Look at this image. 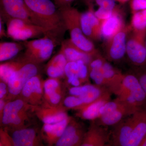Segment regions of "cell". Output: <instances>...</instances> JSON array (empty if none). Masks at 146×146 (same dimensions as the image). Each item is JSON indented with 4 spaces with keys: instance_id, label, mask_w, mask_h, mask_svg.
I'll list each match as a JSON object with an SVG mask.
<instances>
[{
    "instance_id": "obj_1",
    "label": "cell",
    "mask_w": 146,
    "mask_h": 146,
    "mask_svg": "<svg viewBox=\"0 0 146 146\" xmlns=\"http://www.w3.org/2000/svg\"><path fill=\"white\" fill-rule=\"evenodd\" d=\"M36 17L40 26L47 29L57 42L66 27L60 11L50 0H24Z\"/></svg>"
},
{
    "instance_id": "obj_2",
    "label": "cell",
    "mask_w": 146,
    "mask_h": 146,
    "mask_svg": "<svg viewBox=\"0 0 146 146\" xmlns=\"http://www.w3.org/2000/svg\"><path fill=\"white\" fill-rule=\"evenodd\" d=\"M66 30L68 31L71 40L84 52L94 56L98 54L92 41L87 38L82 28L81 13L72 6L60 9Z\"/></svg>"
},
{
    "instance_id": "obj_3",
    "label": "cell",
    "mask_w": 146,
    "mask_h": 146,
    "mask_svg": "<svg viewBox=\"0 0 146 146\" xmlns=\"http://www.w3.org/2000/svg\"><path fill=\"white\" fill-rule=\"evenodd\" d=\"M30 112H33L32 106L21 98L9 101L4 109L1 123L4 128L11 131L28 126Z\"/></svg>"
},
{
    "instance_id": "obj_4",
    "label": "cell",
    "mask_w": 146,
    "mask_h": 146,
    "mask_svg": "<svg viewBox=\"0 0 146 146\" xmlns=\"http://www.w3.org/2000/svg\"><path fill=\"white\" fill-rule=\"evenodd\" d=\"M113 94L138 108L146 106V94L133 72L124 74L121 83Z\"/></svg>"
},
{
    "instance_id": "obj_5",
    "label": "cell",
    "mask_w": 146,
    "mask_h": 146,
    "mask_svg": "<svg viewBox=\"0 0 146 146\" xmlns=\"http://www.w3.org/2000/svg\"><path fill=\"white\" fill-rule=\"evenodd\" d=\"M5 22L8 37L14 40L27 41L42 35H48L53 39L50 31L43 27L29 23L17 18H10Z\"/></svg>"
},
{
    "instance_id": "obj_6",
    "label": "cell",
    "mask_w": 146,
    "mask_h": 146,
    "mask_svg": "<svg viewBox=\"0 0 146 146\" xmlns=\"http://www.w3.org/2000/svg\"><path fill=\"white\" fill-rule=\"evenodd\" d=\"M0 6L1 18L3 21L17 18L40 26L36 17L24 0H0Z\"/></svg>"
},
{
    "instance_id": "obj_7",
    "label": "cell",
    "mask_w": 146,
    "mask_h": 146,
    "mask_svg": "<svg viewBox=\"0 0 146 146\" xmlns=\"http://www.w3.org/2000/svg\"><path fill=\"white\" fill-rule=\"evenodd\" d=\"M38 71L37 64L28 61L15 71L11 76L7 83L8 99L10 101L15 99L19 96L27 82L32 77L38 74Z\"/></svg>"
},
{
    "instance_id": "obj_8",
    "label": "cell",
    "mask_w": 146,
    "mask_h": 146,
    "mask_svg": "<svg viewBox=\"0 0 146 146\" xmlns=\"http://www.w3.org/2000/svg\"><path fill=\"white\" fill-rule=\"evenodd\" d=\"M146 33L132 31L128 35L126 54L131 63L135 67L146 65V50L145 39Z\"/></svg>"
},
{
    "instance_id": "obj_9",
    "label": "cell",
    "mask_w": 146,
    "mask_h": 146,
    "mask_svg": "<svg viewBox=\"0 0 146 146\" xmlns=\"http://www.w3.org/2000/svg\"><path fill=\"white\" fill-rule=\"evenodd\" d=\"M131 30L130 26H126L106 41V57L111 61L121 60L126 54L128 34Z\"/></svg>"
},
{
    "instance_id": "obj_10",
    "label": "cell",
    "mask_w": 146,
    "mask_h": 146,
    "mask_svg": "<svg viewBox=\"0 0 146 146\" xmlns=\"http://www.w3.org/2000/svg\"><path fill=\"white\" fill-rule=\"evenodd\" d=\"M44 82L37 74L27 82L21 93L19 98L32 106H37L44 102Z\"/></svg>"
},
{
    "instance_id": "obj_11",
    "label": "cell",
    "mask_w": 146,
    "mask_h": 146,
    "mask_svg": "<svg viewBox=\"0 0 146 146\" xmlns=\"http://www.w3.org/2000/svg\"><path fill=\"white\" fill-rule=\"evenodd\" d=\"M136 119L135 112L113 125L111 131L110 145L127 146Z\"/></svg>"
},
{
    "instance_id": "obj_12",
    "label": "cell",
    "mask_w": 146,
    "mask_h": 146,
    "mask_svg": "<svg viewBox=\"0 0 146 146\" xmlns=\"http://www.w3.org/2000/svg\"><path fill=\"white\" fill-rule=\"evenodd\" d=\"M86 131L82 123L71 117L62 136L55 146H81Z\"/></svg>"
},
{
    "instance_id": "obj_13",
    "label": "cell",
    "mask_w": 146,
    "mask_h": 146,
    "mask_svg": "<svg viewBox=\"0 0 146 146\" xmlns=\"http://www.w3.org/2000/svg\"><path fill=\"white\" fill-rule=\"evenodd\" d=\"M66 108L61 105H51L46 102L37 106H33V111L44 123H54L69 117Z\"/></svg>"
},
{
    "instance_id": "obj_14",
    "label": "cell",
    "mask_w": 146,
    "mask_h": 146,
    "mask_svg": "<svg viewBox=\"0 0 146 146\" xmlns=\"http://www.w3.org/2000/svg\"><path fill=\"white\" fill-rule=\"evenodd\" d=\"M110 139L111 132L106 126L94 121L86 131L81 146L110 145Z\"/></svg>"
},
{
    "instance_id": "obj_15",
    "label": "cell",
    "mask_w": 146,
    "mask_h": 146,
    "mask_svg": "<svg viewBox=\"0 0 146 146\" xmlns=\"http://www.w3.org/2000/svg\"><path fill=\"white\" fill-rule=\"evenodd\" d=\"M11 139L14 146L43 145L41 131L28 126L12 130Z\"/></svg>"
},
{
    "instance_id": "obj_16",
    "label": "cell",
    "mask_w": 146,
    "mask_h": 146,
    "mask_svg": "<svg viewBox=\"0 0 146 146\" xmlns=\"http://www.w3.org/2000/svg\"><path fill=\"white\" fill-rule=\"evenodd\" d=\"M80 20L82 31L87 38L95 41L101 39V21L96 17L92 9L81 13Z\"/></svg>"
},
{
    "instance_id": "obj_17",
    "label": "cell",
    "mask_w": 146,
    "mask_h": 146,
    "mask_svg": "<svg viewBox=\"0 0 146 146\" xmlns=\"http://www.w3.org/2000/svg\"><path fill=\"white\" fill-rule=\"evenodd\" d=\"M71 117L54 123H44L41 130L42 139L48 145H55L63 134Z\"/></svg>"
},
{
    "instance_id": "obj_18",
    "label": "cell",
    "mask_w": 146,
    "mask_h": 146,
    "mask_svg": "<svg viewBox=\"0 0 146 146\" xmlns=\"http://www.w3.org/2000/svg\"><path fill=\"white\" fill-rule=\"evenodd\" d=\"M52 38L48 35L39 39L24 41V46L26 50L23 57L31 63L37 64L39 58L42 57L45 46Z\"/></svg>"
},
{
    "instance_id": "obj_19",
    "label": "cell",
    "mask_w": 146,
    "mask_h": 146,
    "mask_svg": "<svg viewBox=\"0 0 146 146\" xmlns=\"http://www.w3.org/2000/svg\"><path fill=\"white\" fill-rule=\"evenodd\" d=\"M112 93L108 92L94 102L86 105L76 110V115L82 119L95 121L99 117L102 108L110 100Z\"/></svg>"
},
{
    "instance_id": "obj_20",
    "label": "cell",
    "mask_w": 146,
    "mask_h": 146,
    "mask_svg": "<svg viewBox=\"0 0 146 146\" xmlns=\"http://www.w3.org/2000/svg\"><path fill=\"white\" fill-rule=\"evenodd\" d=\"M125 26L121 14L115 8L111 16L101 21L102 37L106 41L112 38Z\"/></svg>"
},
{
    "instance_id": "obj_21",
    "label": "cell",
    "mask_w": 146,
    "mask_h": 146,
    "mask_svg": "<svg viewBox=\"0 0 146 146\" xmlns=\"http://www.w3.org/2000/svg\"><path fill=\"white\" fill-rule=\"evenodd\" d=\"M136 119L127 146H139L146 135V106L135 112Z\"/></svg>"
},
{
    "instance_id": "obj_22",
    "label": "cell",
    "mask_w": 146,
    "mask_h": 146,
    "mask_svg": "<svg viewBox=\"0 0 146 146\" xmlns=\"http://www.w3.org/2000/svg\"><path fill=\"white\" fill-rule=\"evenodd\" d=\"M44 102L51 105H60L63 92L58 78H50L43 82Z\"/></svg>"
},
{
    "instance_id": "obj_23",
    "label": "cell",
    "mask_w": 146,
    "mask_h": 146,
    "mask_svg": "<svg viewBox=\"0 0 146 146\" xmlns=\"http://www.w3.org/2000/svg\"><path fill=\"white\" fill-rule=\"evenodd\" d=\"M140 108L131 105H127L113 112L102 115L96 120H97L96 122L100 125L106 127L113 126L124 118L132 115Z\"/></svg>"
},
{
    "instance_id": "obj_24",
    "label": "cell",
    "mask_w": 146,
    "mask_h": 146,
    "mask_svg": "<svg viewBox=\"0 0 146 146\" xmlns=\"http://www.w3.org/2000/svg\"><path fill=\"white\" fill-rule=\"evenodd\" d=\"M60 45V50L65 56L68 62L82 60L88 65L93 57L76 46L70 39L61 41Z\"/></svg>"
},
{
    "instance_id": "obj_25",
    "label": "cell",
    "mask_w": 146,
    "mask_h": 146,
    "mask_svg": "<svg viewBox=\"0 0 146 146\" xmlns=\"http://www.w3.org/2000/svg\"><path fill=\"white\" fill-rule=\"evenodd\" d=\"M101 70L107 82L108 89L112 94H114L121 83L124 74L107 61L105 62Z\"/></svg>"
},
{
    "instance_id": "obj_26",
    "label": "cell",
    "mask_w": 146,
    "mask_h": 146,
    "mask_svg": "<svg viewBox=\"0 0 146 146\" xmlns=\"http://www.w3.org/2000/svg\"><path fill=\"white\" fill-rule=\"evenodd\" d=\"M68 61L59 50L49 61L46 67L47 74L50 78H58L65 75V69Z\"/></svg>"
},
{
    "instance_id": "obj_27",
    "label": "cell",
    "mask_w": 146,
    "mask_h": 146,
    "mask_svg": "<svg viewBox=\"0 0 146 146\" xmlns=\"http://www.w3.org/2000/svg\"><path fill=\"white\" fill-rule=\"evenodd\" d=\"M27 61L24 58L11 60L1 63L0 65V78L1 81L7 84L11 76L15 71L21 68Z\"/></svg>"
},
{
    "instance_id": "obj_28",
    "label": "cell",
    "mask_w": 146,
    "mask_h": 146,
    "mask_svg": "<svg viewBox=\"0 0 146 146\" xmlns=\"http://www.w3.org/2000/svg\"><path fill=\"white\" fill-rule=\"evenodd\" d=\"M24 45L12 42L0 43V61L10 60L15 57L23 49Z\"/></svg>"
},
{
    "instance_id": "obj_29",
    "label": "cell",
    "mask_w": 146,
    "mask_h": 146,
    "mask_svg": "<svg viewBox=\"0 0 146 146\" xmlns=\"http://www.w3.org/2000/svg\"><path fill=\"white\" fill-rule=\"evenodd\" d=\"M130 25L131 30L146 33V9L133 12Z\"/></svg>"
},
{
    "instance_id": "obj_30",
    "label": "cell",
    "mask_w": 146,
    "mask_h": 146,
    "mask_svg": "<svg viewBox=\"0 0 146 146\" xmlns=\"http://www.w3.org/2000/svg\"><path fill=\"white\" fill-rule=\"evenodd\" d=\"M65 76L67 77L69 84H70L74 78L78 77V65L76 62L68 61L65 67Z\"/></svg>"
},
{
    "instance_id": "obj_31",
    "label": "cell",
    "mask_w": 146,
    "mask_h": 146,
    "mask_svg": "<svg viewBox=\"0 0 146 146\" xmlns=\"http://www.w3.org/2000/svg\"><path fill=\"white\" fill-rule=\"evenodd\" d=\"M64 107L66 109L77 110L83 106V103L78 97L71 96L66 97L63 101Z\"/></svg>"
},
{
    "instance_id": "obj_32",
    "label": "cell",
    "mask_w": 146,
    "mask_h": 146,
    "mask_svg": "<svg viewBox=\"0 0 146 146\" xmlns=\"http://www.w3.org/2000/svg\"><path fill=\"white\" fill-rule=\"evenodd\" d=\"M78 65V76L81 83L88 80L89 76L88 65L83 60L76 61Z\"/></svg>"
},
{
    "instance_id": "obj_33",
    "label": "cell",
    "mask_w": 146,
    "mask_h": 146,
    "mask_svg": "<svg viewBox=\"0 0 146 146\" xmlns=\"http://www.w3.org/2000/svg\"><path fill=\"white\" fill-rule=\"evenodd\" d=\"M133 73L138 78L146 94V65L135 67Z\"/></svg>"
},
{
    "instance_id": "obj_34",
    "label": "cell",
    "mask_w": 146,
    "mask_h": 146,
    "mask_svg": "<svg viewBox=\"0 0 146 146\" xmlns=\"http://www.w3.org/2000/svg\"><path fill=\"white\" fill-rule=\"evenodd\" d=\"M92 86V84H87L83 86H73L69 89V94L71 96H79L88 91Z\"/></svg>"
},
{
    "instance_id": "obj_35",
    "label": "cell",
    "mask_w": 146,
    "mask_h": 146,
    "mask_svg": "<svg viewBox=\"0 0 146 146\" xmlns=\"http://www.w3.org/2000/svg\"><path fill=\"white\" fill-rule=\"evenodd\" d=\"M115 9L114 10H110L101 8V7H99L98 10L94 11V13L96 17L100 21H102L109 18L110 16H111Z\"/></svg>"
},
{
    "instance_id": "obj_36",
    "label": "cell",
    "mask_w": 146,
    "mask_h": 146,
    "mask_svg": "<svg viewBox=\"0 0 146 146\" xmlns=\"http://www.w3.org/2000/svg\"><path fill=\"white\" fill-rule=\"evenodd\" d=\"M1 129L0 146H13L11 136L8 134V130L4 128Z\"/></svg>"
},
{
    "instance_id": "obj_37",
    "label": "cell",
    "mask_w": 146,
    "mask_h": 146,
    "mask_svg": "<svg viewBox=\"0 0 146 146\" xmlns=\"http://www.w3.org/2000/svg\"><path fill=\"white\" fill-rule=\"evenodd\" d=\"M131 9L132 13L146 9V0H131Z\"/></svg>"
},
{
    "instance_id": "obj_38",
    "label": "cell",
    "mask_w": 146,
    "mask_h": 146,
    "mask_svg": "<svg viewBox=\"0 0 146 146\" xmlns=\"http://www.w3.org/2000/svg\"><path fill=\"white\" fill-rule=\"evenodd\" d=\"M116 0H96L99 7L114 10L116 8Z\"/></svg>"
},
{
    "instance_id": "obj_39",
    "label": "cell",
    "mask_w": 146,
    "mask_h": 146,
    "mask_svg": "<svg viewBox=\"0 0 146 146\" xmlns=\"http://www.w3.org/2000/svg\"><path fill=\"white\" fill-rule=\"evenodd\" d=\"M76 0H53L54 3L58 9L71 6Z\"/></svg>"
},
{
    "instance_id": "obj_40",
    "label": "cell",
    "mask_w": 146,
    "mask_h": 146,
    "mask_svg": "<svg viewBox=\"0 0 146 146\" xmlns=\"http://www.w3.org/2000/svg\"><path fill=\"white\" fill-rule=\"evenodd\" d=\"M8 94L7 84L1 81L0 83V99L6 100Z\"/></svg>"
},
{
    "instance_id": "obj_41",
    "label": "cell",
    "mask_w": 146,
    "mask_h": 146,
    "mask_svg": "<svg viewBox=\"0 0 146 146\" xmlns=\"http://www.w3.org/2000/svg\"><path fill=\"white\" fill-rule=\"evenodd\" d=\"M3 24V21L2 18H0V37L1 38L3 37H8L7 33L5 30Z\"/></svg>"
},
{
    "instance_id": "obj_42",
    "label": "cell",
    "mask_w": 146,
    "mask_h": 146,
    "mask_svg": "<svg viewBox=\"0 0 146 146\" xmlns=\"http://www.w3.org/2000/svg\"><path fill=\"white\" fill-rule=\"evenodd\" d=\"M6 103V100L0 99V115H1L0 116H1V117L2 116L4 109Z\"/></svg>"
},
{
    "instance_id": "obj_43",
    "label": "cell",
    "mask_w": 146,
    "mask_h": 146,
    "mask_svg": "<svg viewBox=\"0 0 146 146\" xmlns=\"http://www.w3.org/2000/svg\"><path fill=\"white\" fill-rule=\"evenodd\" d=\"M81 81L80 80L78 77H76L71 82L70 84L73 86H80Z\"/></svg>"
},
{
    "instance_id": "obj_44",
    "label": "cell",
    "mask_w": 146,
    "mask_h": 146,
    "mask_svg": "<svg viewBox=\"0 0 146 146\" xmlns=\"http://www.w3.org/2000/svg\"><path fill=\"white\" fill-rule=\"evenodd\" d=\"M139 146H146V135L141 142Z\"/></svg>"
},
{
    "instance_id": "obj_45",
    "label": "cell",
    "mask_w": 146,
    "mask_h": 146,
    "mask_svg": "<svg viewBox=\"0 0 146 146\" xmlns=\"http://www.w3.org/2000/svg\"><path fill=\"white\" fill-rule=\"evenodd\" d=\"M116 1L119 2V3H124L129 0H116Z\"/></svg>"
},
{
    "instance_id": "obj_46",
    "label": "cell",
    "mask_w": 146,
    "mask_h": 146,
    "mask_svg": "<svg viewBox=\"0 0 146 146\" xmlns=\"http://www.w3.org/2000/svg\"><path fill=\"white\" fill-rule=\"evenodd\" d=\"M145 48L146 50V36L145 38Z\"/></svg>"
}]
</instances>
